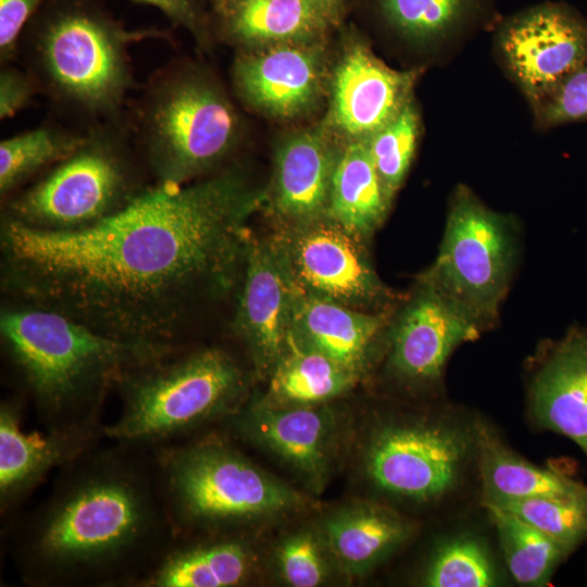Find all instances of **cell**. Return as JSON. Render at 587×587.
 <instances>
[{
  "label": "cell",
  "instance_id": "obj_19",
  "mask_svg": "<svg viewBox=\"0 0 587 587\" xmlns=\"http://www.w3.org/2000/svg\"><path fill=\"white\" fill-rule=\"evenodd\" d=\"M539 426L574 441L587 458V327H573L539 361L528 390Z\"/></svg>",
  "mask_w": 587,
  "mask_h": 587
},
{
  "label": "cell",
  "instance_id": "obj_6",
  "mask_svg": "<svg viewBox=\"0 0 587 587\" xmlns=\"http://www.w3.org/2000/svg\"><path fill=\"white\" fill-rule=\"evenodd\" d=\"M116 389L121 411L104 425V438L159 448L233 416L245 404L247 378L228 352L210 347L141 363L122 377Z\"/></svg>",
  "mask_w": 587,
  "mask_h": 587
},
{
  "label": "cell",
  "instance_id": "obj_38",
  "mask_svg": "<svg viewBox=\"0 0 587 587\" xmlns=\"http://www.w3.org/2000/svg\"><path fill=\"white\" fill-rule=\"evenodd\" d=\"M160 10L172 23L199 35L205 23L202 0H134Z\"/></svg>",
  "mask_w": 587,
  "mask_h": 587
},
{
  "label": "cell",
  "instance_id": "obj_1",
  "mask_svg": "<svg viewBox=\"0 0 587 587\" xmlns=\"http://www.w3.org/2000/svg\"><path fill=\"white\" fill-rule=\"evenodd\" d=\"M265 202L228 170L195 184L147 189L115 214L53 232L4 218L2 285L16 301L65 314L113 339L179 350L196 304L239 284Z\"/></svg>",
  "mask_w": 587,
  "mask_h": 587
},
{
  "label": "cell",
  "instance_id": "obj_25",
  "mask_svg": "<svg viewBox=\"0 0 587 587\" xmlns=\"http://www.w3.org/2000/svg\"><path fill=\"white\" fill-rule=\"evenodd\" d=\"M473 442L484 503L539 497H587L586 484L524 460L484 422L475 424Z\"/></svg>",
  "mask_w": 587,
  "mask_h": 587
},
{
  "label": "cell",
  "instance_id": "obj_26",
  "mask_svg": "<svg viewBox=\"0 0 587 587\" xmlns=\"http://www.w3.org/2000/svg\"><path fill=\"white\" fill-rule=\"evenodd\" d=\"M391 201L376 171L366 139L348 141L338 152L328 217L369 241L385 221Z\"/></svg>",
  "mask_w": 587,
  "mask_h": 587
},
{
  "label": "cell",
  "instance_id": "obj_20",
  "mask_svg": "<svg viewBox=\"0 0 587 587\" xmlns=\"http://www.w3.org/2000/svg\"><path fill=\"white\" fill-rule=\"evenodd\" d=\"M390 320L389 311H363L295 290L290 334L363 377L388 335Z\"/></svg>",
  "mask_w": 587,
  "mask_h": 587
},
{
  "label": "cell",
  "instance_id": "obj_11",
  "mask_svg": "<svg viewBox=\"0 0 587 587\" xmlns=\"http://www.w3.org/2000/svg\"><path fill=\"white\" fill-rule=\"evenodd\" d=\"M473 435L440 422L380 425L364 452L367 478L382 491L416 502L435 501L457 485Z\"/></svg>",
  "mask_w": 587,
  "mask_h": 587
},
{
  "label": "cell",
  "instance_id": "obj_14",
  "mask_svg": "<svg viewBox=\"0 0 587 587\" xmlns=\"http://www.w3.org/2000/svg\"><path fill=\"white\" fill-rule=\"evenodd\" d=\"M228 424L247 441L268 451L309 486L321 491L336 455L337 420L326 404L242 405Z\"/></svg>",
  "mask_w": 587,
  "mask_h": 587
},
{
  "label": "cell",
  "instance_id": "obj_15",
  "mask_svg": "<svg viewBox=\"0 0 587 587\" xmlns=\"http://www.w3.org/2000/svg\"><path fill=\"white\" fill-rule=\"evenodd\" d=\"M239 283L233 329L257 376L267 379L288 347L295 296L267 238L251 236Z\"/></svg>",
  "mask_w": 587,
  "mask_h": 587
},
{
  "label": "cell",
  "instance_id": "obj_34",
  "mask_svg": "<svg viewBox=\"0 0 587 587\" xmlns=\"http://www.w3.org/2000/svg\"><path fill=\"white\" fill-rule=\"evenodd\" d=\"M274 561L282 580L292 587L320 586L337 567L320 525H303L286 535Z\"/></svg>",
  "mask_w": 587,
  "mask_h": 587
},
{
  "label": "cell",
  "instance_id": "obj_36",
  "mask_svg": "<svg viewBox=\"0 0 587 587\" xmlns=\"http://www.w3.org/2000/svg\"><path fill=\"white\" fill-rule=\"evenodd\" d=\"M47 0H0V59L16 55L22 33Z\"/></svg>",
  "mask_w": 587,
  "mask_h": 587
},
{
  "label": "cell",
  "instance_id": "obj_33",
  "mask_svg": "<svg viewBox=\"0 0 587 587\" xmlns=\"http://www.w3.org/2000/svg\"><path fill=\"white\" fill-rule=\"evenodd\" d=\"M494 505L515 514L573 552L587 540V497L527 498Z\"/></svg>",
  "mask_w": 587,
  "mask_h": 587
},
{
  "label": "cell",
  "instance_id": "obj_16",
  "mask_svg": "<svg viewBox=\"0 0 587 587\" xmlns=\"http://www.w3.org/2000/svg\"><path fill=\"white\" fill-rule=\"evenodd\" d=\"M22 404H0V514L12 519L54 470L93 449L103 429L34 430L22 427Z\"/></svg>",
  "mask_w": 587,
  "mask_h": 587
},
{
  "label": "cell",
  "instance_id": "obj_4",
  "mask_svg": "<svg viewBox=\"0 0 587 587\" xmlns=\"http://www.w3.org/2000/svg\"><path fill=\"white\" fill-rule=\"evenodd\" d=\"M25 32L40 92L96 123L121 116L133 84L128 46L164 35L129 30L95 0H47Z\"/></svg>",
  "mask_w": 587,
  "mask_h": 587
},
{
  "label": "cell",
  "instance_id": "obj_23",
  "mask_svg": "<svg viewBox=\"0 0 587 587\" xmlns=\"http://www.w3.org/2000/svg\"><path fill=\"white\" fill-rule=\"evenodd\" d=\"M337 569L350 576L372 571L413 534L392 509L373 502L345 505L320 524Z\"/></svg>",
  "mask_w": 587,
  "mask_h": 587
},
{
  "label": "cell",
  "instance_id": "obj_28",
  "mask_svg": "<svg viewBox=\"0 0 587 587\" xmlns=\"http://www.w3.org/2000/svg\"><path fill=\"white\" fill-rule=\"evenodd\" d=\"M386 24L420 45H449L494 14L492 0H377Z\"/></svg>",
  "mask_w": 587,
  "mask_h": 587
},
{
  "label": "cell",
  "instance_id": "obj_7",
  "mask_svg": "<svg viewBox=\"0 0 587 587\" xmlns=\"http://www.w3.org/2000/svg\"><path fill=\"white\" fill-rule=\"evenodd\" d=\"M133 128L158 186H180L217 166L234 150L240 121L213 78L175 61L151 75Z\"/></svg>",
  "mask_w": 587,
  "mask_h": 587
},
{
  "label": "cell",
  "instance_id": "obj_40",
  "mask_svg": "<svg viewBox=\"0 0 587 587\" xmlns=\"http://www.w3.org/2000/svg\"><path fill=\"white\" fill-rule=\"evenodd\" d=\"M214 12L216 13L223 5L225 0H211Z\"/></svg>",
  "mask_w": 587,
  "mask_h": 587
},
{
  "label": "cell",
  "instance_id": "obj_13",
  "mask_svg": "<svg viewBox=\"0 0 587 587\" xmlns=\"http://www.w3.org/2000/svg\"><path fill=\"white\" fill-rule=\"evenodd\" d=\"M485 330L457 302L433 285L419 279L414 291L390 320L388 369L412 386L433 385L451 353Z\"/></svg>",
  "mask_w": 587,
  "mask_h": 587
},
{
  "label": "cell",
  "instance_id": "obj_21",
  "mask_svg": "<svg viewBox=\"0 0 587 587\" xmlns=\"http://www.w3.org/2000/svg\"><path fill=\"white\" fill-rule=\"evenodd\" d=\"M255 566V551L242 532L179 535L135 587L240 586Z\"/></svg>",
  "mask_w": 587,
  "mask_h": 587
},
{
  "label": "cell",
  "instance_id": "obj_29",
  "mask_svg": "<svg viewBox=\"0 0 587 587\" xmlns=\"http://www.w3.org/2000/svg\"><path fill=\"white\" fill-rule=\"evenodd\" d=\"M484 505L513 578L525 586L546 585L573 551L515 514L494 504Z\"/></svg>",
  "mask_w": 587,
  "mask_h": 587
},
{
  "label": "cell",
  "instance_id": "obj_37",
  "mask_svg": "<svg viewBox=\"0 0 587 587\" xmlns=\"http://www.w3.org/2000/svg\"><path fill=\"white\" fill-rule=\"evenodd\" d=\"M40 87L30 72L5 66L0 73V118L7 120L26 108Z\"/></svg>",
  "mask_w": 587,
  "mask_h": 587
},
{
  "label": "cell",
  "instance_id": "obj_31",
  "mask_svg": "<svg viewBox=\"0 0 587 587\" xmlns=\"http://www.w3.org/2000/svg\"><path fill=\"white\" fill-rule=\"evenodd\" d=\"M420 130V114L412 99L392 120L366 139L376 171L391 200L410 170Z\"/></svg>",
  "mask_w": 587,
  "mask_h": 587
},
{
  "label": "cell",
  "instance_id": "obj_30",
  "mask_svg": "<svg viewBox=\"0 0 587 587\" xmlns=\"http://www.w3.org/2000/svg\"><path fill=\"white\" fill-rule=\"evenodd\" d=\"M84 139L85 133L76 134L47 124L1 140V196H7L40 170L53 166L71 155Z\"/></svg>",
  "mask_w": 587,
  "mask_h": 587
},
{
  "label": "cell",
  "instance_id": "obj_24",
  "mask_svg": "<svg viewBox=\"0 0 587 587\" xmlns=\"http://www.w3.org/2000/svg\"><path fill=\"white\" fill-rule=\"evenodd\" d=\"M215 14L225 37L247 49L319 42L336 25L309 0H225Z\"/></svg>",
  "mask_w": 587,
  "mask_h": 587
},
{
  "label": "cell",
  "instance_id": "obj_32",
  "mask_svg": "<svg viewBox=\"0 0 587 587\" xmlns=\"http://www.w3.org/2000/svg\"><path fill=\"white\" fill-rule=\"evenodd\" d=\"M496 572L487 550L469 536L441 544L422 578V584L429 587H487L496 585Z\"/></svg>",
  "mask_w": 587,
  "mask_h": 587
},
{
  "label": "cell",
  "instance_id": "obj_35",
  "mask_svg": "<svg viewBox=\"0 0 587 587\" xmlns=\"http://www.w3.org/2000/svg\"><path fill=\"white\" fill-rule=\"evenodd\" d=\"M538 128L587 121V60L533 108Z\"/></svg>",
  "mask_w": 587,
  "mask_h": 587
},
{
  "label": "cell",
  "instance_id": "obj_8",
  "mask_svg": "<svg viewBox=\"0 0 587 587\" xmlns=\"http://www.w3.org/2000/svg\"><path fill=\"white\" fill-rule=\"evenodd\" d=\"M130 126L120 117L92 125L83 143L5 204L4 218L53 232L89 227L124 209L141 187Z\"/></svg>",
  "mask_w": 587,
  "mask_h": 587
},
{
  "label": "cell",
  "instance_id": "obj_27",
  "mask_svg": "<svg viewBox=\"0 0 587 587\" xmlns=\"http://www.w3.org/2000/svg\"><path fill=\"white\" fill-rule=\"evenodd\" d=\"M361 378L290 334L285 353L267 378L266 394L255 401L270 407L322 405L349 391Z\"/></svg>",
  "mask_w": 587,
  "mask_h": 587
},
{
  "label": "cell",
  "instance_id": "obj_10",
  "mask_svg": "<svg viewBox=\"0 0 587 587\" xmlns=\"http://www.w3.org/2000/svg\"><path fill=\"white\" fill-rule=\"evenodd\" d=\"M267 240L296 291L363 311H390L396 297L376 273L367 241L333 218L279 223Z\"/></svg>",
  "mask_w": 587,
  "mask_h": 587
},
{
  "label": "cell",
  "instance_id": "obj_3",
  "mask_svg": "<svg viewBox=\"0 0 587 587\" xmlns=\"http://www.w3.org/2000/svg\"><path fill=\"white\" fill-rule=\"evenodd\" d=\"M0 333L45 430L104 428L108 391L135 366L172 353L113 339L65 314L21 301L2 309Z\"/></svg>",
  "mask_w": 587,
  "mask_h": 587
},
{
  "label": "cell",
  "instance_id": "obj_39",
  "mask_svg": "<svg viewBox=\"0 0 587 587\" xmlns=\"http://www.w3.org/2000/svg\"><path fill=\"white\" fill-rule=\"evenodd\" d=\"M321 8L336 24L340 21L347 0H309Z\"/></svg>",
  "mask_w": 587,
  "mask_h": 587
},
{
  "label": "cell",
  "instance_id": "obj_18",
  "mask_svg": "<svg viewBox=\"0 0 587 587\" xmlns=\"http://www.w3.org/2000/svg\"><path fill=\"white\" fill-rule=\"evenodd\" d=\"M319 42H286L248 49L234 63L239 96L259 111L294 117L317 100L323 79Z\"/></svg>",
  "mask_w": 587,
  "mask_h": 587
},
{
  "label": "cell",
  "instance_id": "obj_5",
  "mask_svg": "<svg viewBox=\"0 0 587 587\" xmlns=\"http://www.w3.org/2000/svg\"><path fill=\"white\" fill-rule=\"evenodd\" d=\"M176 536L242 532L311 505V499L218 437L153 448Z\"/></svg>",
  "mask_w": 587,
  "mask_h": 587
},
{
  "label": "cell",
  "instance_id": "obj_2",
  "mask_svg": "<svg viewBox=\"0 0 587 587\" xmlns=\"http://www.w3.org/2000/svg\"><path fill=\"white\" fill-rule=\"evenodd\" d=\"M4 528L29 587H135L176 534L153 448L112 441L58 471L49 495Z\"/></svg>",
  "mask_w": 587,
  "mask_h": 587
},
{
  "label": "cell",
  "instance_id": "obj_9",
  "mask_svg": "<svg viewBox=\"0 0 587 587\" xmlns=\"http://www.w3.org/2000/svg\"><path fill=\"white\" fill-rule=\"evenodd\" d=\"M517 255L512 218L460 185L450 200L436 260L419 279L452 299L486 329L497 319Z\"/></svg>",
  "mask_w": 587,
  "mask_h": 587
},
{
  "label": "cell",
  "instance_id": "obj_22",
  "mask_svg": "<svg viewBox=\"0 0 587 587\" xmlns=\"http://www.w3.org/2000/svg\"><path fill=\"white\" fill-rule=\"evenodd\" d=\"M338 152L321 128L285 138L276 151L272 187L265 198L279 223L328 216Z\"/></svg>",
  "mask_w": 587,
  "mask_h": 587
},
{
  "label": "cell",
  "instance_id": "obj_17",
  "mask_svg": "<svg viewBox=\"0 0 587 587\" xmlns=\"http://www.w3.org/2000/svg\"><path fill=\"white\" fill-rule=\"evenodd\" d=\"M332 82L330 122L350 140L367 139L413 99L416 71H397L361 41L350 45Z\"/></svg>",
  "mask_w": 587,
  "mask_h": 587
},
{
  "label": "cell",
  "instance_id": "obj_12",
  "mask_svg": "<svg viewBox=\"0 0 587 587\" xmlns=\"http://www.w3.org/2000/svg\"><path fill=\"white\" fill-rule=\"evenodd\" d=\"M498 55L533 108L587 60V18L564 2H542L503 20Z\"/></svg>",
  "mask_w": 587,
  "mask_h": 587
}]
</instances>
